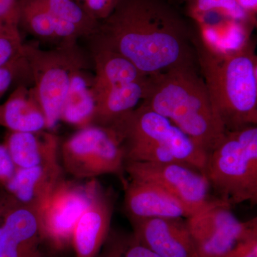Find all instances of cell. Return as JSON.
<instances>
[{
  "mask_svg": "<svg viewBox=\"0 0 257 257\" xmlns=\"http://www.w3.org/2000/svg\"><path fill=\"white\" fill-rule=\"evenodd\" d=\"M194 31L167 0H119L92 37L149 77L196 64Z\"/></svg>",
  "mask_w": 257,
  "mask_h": 257,
  "instance_id": "1",
  "label": "cell"
},
{
  "mask_svg": "<svg viewBox=\"0 0 257 257\" xmlns=\"http://www.w3.org/2000/svg\"><path fill=\"white\" fill-rule=\"evenodd\" d=\"M141 104L170 119L207 155L226 133L196 64L149 76Z\"/></svg>",
  "mask_w": 257,
  "mask_h": 257,
  "instance_id": "2",
  "label": "cell"
},
{
  "mask_svg": "<svg viewBox=\"0 0 257 257\" xmlns=\"http://www.w3.org/2000/svg\"><path fill=\"white\" fill-rule=\"evenodd\" d=\"M192 42L211 104L226 131L256 125L257 57L252 42L232 52H216L204 45L196 28Z\"/></svg>",
  "mask_w": 257,
  "mask_h": 257,
  "instance_id": "3",
  "label": "cell"
},
{
  "mask_svg": "<svg viewBox=\"0 0 257 257\" xmlns=\"http://www.w3.org/2000/svg\"><path fill=\"white\" fill-rule=\"evenodd\" d=\"M204 174L216 199L230 207L257 202V126L226 132L207 155Z\"/></svg>",
  "mask_w": 257,
  "mask_h": 257,
  "instance_id": "4",
  "label": "cell"
},
{
  "mask_svg": "<svg viewBox=\"0 0 257 257\" xmlns=\"http://www.w3.org/2000/svg\"><path fill=\"white\" fill-rule=\"evenodd\" d=\"M32 87L45 115L47 130H54L60 121L61 111L74 74L86 68L87 62L77 42L57 45L52 50L40 48L37 42L24 43Z\"/></svg>",
  "mask_w": 257,
  "mask_h": 257,
  "instance_id": "5",
  "label": "cell"
},
{
  "mask_svg": "<svg viewBox=\"0 0 257 257\" xmlns=\"http://www.w3.org/2000/svg\"><path fill=\"white\" fill-rule=\"evenodd\" d=\"M110 128L119 135L123 146L142 145L156 148L204 173L207 152L170 119L142 104Z\"/></svg>",
  "mask_w": 257,
  "mask_h": 257,
  "instance_id": "6",
  "label": "cell"
},
{
  "mask_svg": "<svg viewBox=\"0 0 257 257\" xmlns=\"http://www.w3.org/2000/svg\"><path fill=\"white\" fill-rule=\"evenodd\" d=\"M99 186L95 179L84 184L64 179L59 182L35 210L42 241L56 250L69 246L74 226Z\"/></svg>",
  "mask_w": 257,
  "mask_h": 257,
  "instance_id": "7",
  "label": "cell"
},
{
  "mask_svg": "<svg viewBox=\"0 0 257 257\" xmlns=\"http://www.w3.org/2000/svg\"><path fill=\"white\" fill-rule=\"evenodd\" d=\"M197 257H219L257 230V218L241 221L219 199L187 218Z\"/></svg>",
  "mask_w": 257,
  "mask_h": 257,
  "instance_id": "8",
  "label": "cell"
},
{
  "mask_svg": "<svg viewBox=\"0 0 257 257\" xmlns=\"http://www.w3.org/2000/svg\"><path fill=\"white\" fill-rule=\"evenodd\" d=\"M124 171L130 179L150 182L165 189L194 212L207 207L215 199L210 197L207 177L181 162H125Z\"/></svg>",
  "mask_w": 257,
  "mask_h": 257,
  "instance_id": "9",
  "label": "cell"
},
{
  "mask_svg": "<svg viewBox=\"0 0 257 257\" xmlns=\"http://www.w3.org/2000/svg\"><path fill=\"white\" fill-rule=\"evenodd\" d=\"M134 236L160 257H197L186 221L171 218L132 220Z\"/></svg>",
  "mask_w": 257,
  "mask_h": 257,
  "instance_id": "10",
  "label": "cell"
},
{
  "mask_svg": "<svg viewBox=\"0 0 257 257\" xmlns=\"http://www.w3.org/2000/svg\"><path fill=\"white\" fill-rule=\"evenodd\" d=\"M124 208L130 220L150 218L186 219L195 212L170 192L143 181L124 180Z\"/></svg>",
  "mask_w": 257,
  "mask_h": 257,
  "instance_id": "11",
  "label": "cell"
},
{
  "mask_svg": "<svg viewBox=\"0 0 257 257\" xmlns=\"http://www.w3.org/2000/svg\"><path fill=\"white\" fill-rule=\"evenodd\" d=\"M113 202L100 184L74 226L72 243L76 257H96L110 232Z\"/></svg>",
  "mask_w": 257,
  "mask_h": 257,
  "instance_id": "12",
  "label": "cell"
},
{
  "mask_svg": "<svg viewBox=\"0 0 257 257\" xmlns=\"http://www.w3.org/2000/svg\"><path fill=\"white\" fill-rule=\"evenodd\" d=\"M60 161L28 169H16L4 187L22 205L35 210L40 202L63 179Z\"/></svg>",
  "mask_w": 257,
  "mask_h": 257,
  "instance_id": "13",
  "label": "cell"
},
{
  "mask_svg": "<svg viewBox=\"0 0 257 257\" xmlns=\"http://www.w3.org/2000/svg\"><path fill=\"white\" fill-rule=\"evenodd\" d=\"M92 38V57L94 66L92 90L97 96L112 88L146 79L130 60L94 37Z\"/></svg>",
  "mask_w": 257,
  "mask_h": 257,
  "instance_id": "14",
  "label": "cell"
},
{
  "mask_svg": "<svg viewBox=\"0 0 257 257\" xmlns=\"http://www.w3.org/2000/svg\"><path fill=\"white\" fill-rule=\"evenodd\" d=\"M4 145L16 169L31 168L60 161V140L52 132H9Z\"/></svg>",
  "mask_w": 257,
  "mask_h": 257,
  "instance_id": "15",
  "label": "cell"
},
{
  "mask_svg": "<svg viewBox=\"0 0 257 257\" xmlns=\"http://www.w3.org/2000/svg\"><path fill=\"white\" fill-rule=\"evenodd\" d=\"M0 126L11 133H38L47 130L45 115L32 87L18 86L0 104Z\"/></svg>",
  "mask_w": 257,
  "mask_h": 257,
  "instance_id": "16",
  "label": "cell"
},
{
  "mask_svg": "<svg viewBox=\"0 0 257 257\" xmlns=\"http://www.w3.org/2000/svg\"><path fill=\"white\" fill-rule=\"evenodd\" d=\"M20 3V27L39 40L59 45L85 37L75 25L51 14L36 2L26 0Z\"/></svg>",
  "mask_w": 257,
  "mask_h": 257,
  "instance_id": "17",
  "label": "cell"
},
{
  "mask_svg": "<svg viewBox=\"0 0 257 257\" xmlns=\"http://www.w3.org/2000/svg\"><path fill=\"white\" fill-rule=\"evenodd\" d=\"M147 77L143 80L112 88L96 96L92 125L111 127L138 107L145 96Z\"/></svg>",
  "mask_w": 257,
  "mask_h": 257,
  "instance_id": "18",
  "label": "cell"
},
{
  "mask_svg": "<svg viewBox=\"0 0 257 257\" xmlns=\"http://www.w3.org/2000/svg\"><path fill=\"white\" fill-rule=\"evenodd\" d=\"M85 69H79L74 74L60 114V121L79 130L92 125L96 106L93 77L87 74Z\"/></svg>",
  "mask_w": 257,
  "mask_h": 257,
  "instance_id": "19",
  "label": "cell"
},
{
  "mask_svg": "<svg viewBox=\"0 0 257 257\" xmlns=\"http://www.w3.org/2000/svg\"><path fill=\"white\" fill-rule=\"evenodd\" d=\"M109 131V127L90 125L67 139L60 146L64 169L74 177L82 179L86 166Z\"/></svg>",
  "mask_w": 257,
  "mask_h": 257,
  "instance_id": "20",
  "label": "cell"
},
{
  "mask_svg": "<svg viewBox=\"0 0 257 257\" xmlns=\"http://www.w3.org/2000/svg\"><path fill=\"white\" fill-rule=\"evenodd\" d=\"M33 1L41 5L49 13L57 18L75 25L84 34L85 37H92L96 33L99 27V22L91 18L82 5L79 4L76 0Z\"/></svg>",
  "mask_w": 257,
  "mask_h": 257,
  "instance_id": "21",
  "label": "cell"
},
{
  "mask_svg": "<svg viewBox=\"0 0 257 257\" xmlns=\"http://www.w3.org/2000/svg\"><path fill=\"white\" fill-rule=\"evenodd\" d=\"M189 18L204 15H220L256 27V18L243 10L235 0H184Z\"/></svg>",
  "mask_w": 257,
  "mask_h": 257,
  "instance_id": "22",
  "label": "cell"
},
{
  "mask_svg": "<svg viewBox=\"0 0 257 257\" xmlns=\"http://www.w3.org/2000/svg\"><path fill=\"white\" fill-rule=\"evenodd\" d=\"M96 257H160L142 244L131 234L109 232L100 252Z\"/></svg>",
  "mask_w": 257,
  "mask_h": 257,
  "instance_id": "23",
  "label": "cell"
},
{
  "mask_svg": "<svg viewBox=\"0 0 257 257\" xmlns=\"http://www.w3.org/2000/svg\"><path fill=\"white\" fill-rule=\"evenodd\" d=\"M41 243L18 237L0 226V257H45Z\"/></svg>",
  "mask_w": 257,
  "mask_h": 257,
  "instance_id": "24",
  "label": "cell"
},
{
  "mask_svg": "<svg viewBox=\"0 0 257 257\" xmlns=\"http://www.w3.org/2000/svg\"><path fill=\"white\" fill-rule=\"evenodd\" d=\"M23 45L20 30L0 27V67L21 55Z\"/></svg>",
  "mask_w": 257,
  "mask_h": 257,
  "instance_id": "25",
  "label": "cell"
},
{
  "mask_svg": "<svg viewBox=\"0 0 257 257\" xmlns=\"http://www.w3.org/2000/svg\"><path fill=\"white\" fill-rule=\"evenodd\" d=\"M23 74H30L23 53L0 67V98Z\"/></svg>",
  "mask_w": 257,
  "mask_h": 257,
  "instance_id": "26",
  "label": "cell"
},
{
  "mask_svg": "<svg viewBox=\"0 0 257 257\" xmlns=\"http://www.w3.org/2000/svg\"><path fill=\"white\" fill-rule=\"evenodd\" d=\"M20 0H0V27L20 30Z\"/></svg>",
  "mask_w": 257,
  "mask_h": 257,
  "instance_id": "27",
  "label": "cell"
},
{
  "mask_svg": "<svg viewBox=\"0 0 257 257\" xmlns=\"http://www.w3.org/2000/svg\"><path fill=\"white\" fill-rule=\"evenodd\" d=\"M119 2V0H87L82 6L91 18L99 23L110 15Z\"/></svg>",
  "mask_w": 257,
  "mask_h": 257,
  "instance_id": "28",
  "label": "cell"
},
{
  "mask_svg": "<svg viewBox=\"0 0 257 257\" xmlns=\"http://www.w3.org/2000/svg\"><path fill=\"white\" fill-rule=\"evenodd\" d=\"M219 257H257V230Z\"/></svg>",
  "mask_w": 257,
  "mask_h": 257,
  "instance_id": "29",
  "label": "cell"
},
{
  "mask_svg": "<svg viewBox=\"0 0 257 257\" xmlns=\"http://www.w3.org/2000/svg\"><path fill=\"white\" fill-rule=\"evenodd\" d=\"M15 166L4 144L0 145V184L5 187L14 175Z\"/></svg>",
  "mask_w": 257,
  "mask_h": 257,
  "instance_id": "30",
  "label": "cell"
},
{
  "mask_svg": "<svg viewBox=\"0 0 257 257\" xmlns=\"http://www.w3.org/2000/svg\"><path fill=\"white\" fill-rule=\"evenodd\" d=\"M248 15L256 18L257 0H235Z\"/></svg>",
  "mask_w": 257,
  "mask_h": 257,
  "instance_id": "31",
  "label": "cell"
},
{
  "mask_svg": "<svg viewBox=\"0 0 257 257\" xmlns=\"http://www.w3.org/2000/svg\"><path fill=\"white\" fill-rule=\"evenodd\" d=\"M12 197L10 195L9 199L8 202L5 204L3 207H0V226L3 224V219H4V215L5 211H6L7 208L9 206L10 201H11Z\"/></svg>",
  "mask_w": 257,
  "mask_h": 257,
  "instance_id": "32",
  "label": "cell"
},
{
  "mask_svg": "<svg viewBox=\"0 0 257 257\" xmlns=\"http://www.w3.org/2000/svg\"><path fill=\"white\" fill-rule=\"evenodd\" d=\"M76 1H77L79 4L82 5L84 3H85L86 1H87V0H76Z\"/></svg>",
  "mask_w": 257,
  "mask_h": 257,
  "instance_id": "33",
  "label": "cell"
},
{
  "mask_svg": "<svg viewBox=\"0 0 257 257\" xmlns=\"http://www.w3.org/2000/svg\"><path fill=\"white\" fill-rule=\"evenodd\" d=\"M23 1H25V0H20V2H23Z\"/></svg>",
  "mask_w": 257,
  "mask_h": 257,
  "instance_id": "34",
  "label": "cell"
}]
</instances>
